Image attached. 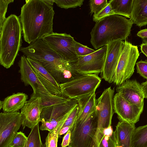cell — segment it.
<instances>
[{
    "mask_svg": "<svg viewBox=\"0 0 147 147\" xmlns=\"http://www.w3.org/2000/svg\"><path fill=\"white\" fill-rule=\"evenodd\" d=\"M2 101L0 100V109L1 110L2 108Z\"/></svg>",
    "mask_w": 147,
    "mask_h": 147,
    "instance_id": "cell-44",
    "label": "cell"
},
{
    "mask_svg": "<svg viewBox=\"0 0 147 147\" xmlns=\"http://www.w3.org/2000/svg\"><path fill=\"white\" fill-rule=\"evenodd\" d=\"M55 14L43 0H26L19 16L24 41L30 44L53 33Z\"/></svg>",
    "mask_w": 147,
    "mask_h": 147,
    "instance_id": "cell-1",
    "label": "cell"
},
{
    "mask_svg": "<svg viewBox=\"0 0 147 147\" xmlns=\"http://www.w3.org/2000/svg\"><path fill=\"white\" fill-rule=\"evenodd\" d=\"M75 50L78 56H84L90 54L95 50L88 47L87 46L83 45L76 42Z\"/></svg>",
    "mask_w": 147,
    "mask_h": 147,
    "instance_id": "cell-34",
    "label": "cell"
},
{
    "mask_svg": "<svg viewBox=\"0 0 147 147\" xmlns=\"http://www.w3.org/2000/svg\"><path fill=\"white\" fill-rule=\"evenodd\" d=\"M79 111L78 104L74 108L66 119L62 128L67 126L72 127L71 131L73 127Z\"/></svg>",
    "mask_w": 147,
    "mask_h": 147,
    "instance_id": "cell-32",
    "label": "cell"
},
{
    "mask_svg": "<svg viewBox=\"0 0 147 147\" xmlns=\"http://www.w3.org/2000/svg\"><path fill=\"white\" fill-rule=\"evenodd\" d=\"M117 93L129 102L144 109V95L141 84L136 80H128L117 86Z\"/></svg>",
    "mask_w": 147,
    "mask_h": 147,
    "instance_id": "cell-14",
    "label": "cell"
},
{
    "mask_svg": "<svg viewBox=\"0 0 147 147\" xmlns=\"http://www.w3.org/2000/svg\"><path fill=\"white\" fill-rule=\"evenodd\" d=\"M22 30L20 18L8 16L0 29V64L9 68L14 63L21 47Z\"/></svg>",
    "mask_w": 147,
    "mask_h": 147,
    "instance_id": "cell-4",
    "label": "cell"
},
{
    "mask_svg": "<svg viewBox=\"0 0 147 147\" xmlns=\"http://www.w3.org/2000/svg\"><path fill=\"white\" fill-rule=\"evenodd\" d=\"M105 135L99 147H117L115 131Z\"/></svg>",
    "mask_w": 147,
    "mask_h": 147,
    "instance_id": "cell-30",
    "label": "cell"
},
{
    "mask_svg": "<svg viewBox=\"0 0 147 147\" xmlns=\"http://www.w3.org/2000/svg\"><path fill=\"white\" fill-rule=\"evenodd\" d=\"M39 97L41 98V105L44 107L65 104L72 99L61 96L55 95Z\"/></svg>",
    "mask_w": 147,
    "mask_h": 147,
    "instance_id": "cell-25",
    "label": "cell"
},
{
    "mask_svg": "<svg viewBox=\"0 0 147 147\" xmlns=\"http://www.w3.org/2000/svg\"><path fill=\"white\" fill-rule=\"evenodd\" d=\"M72 110L63 117L56 120L49 121L41 120V122L42 124L39 127V129L41 130H47L49 132H52L60 123L65 121Z\"/></svg>",
    "mask_w": 147,
    "mask_h": 147,
    "instance_id": "cell-27",
    "label": "cell"
},
{
    "mask_svg": "<svg viewBox=\"0 0 147 147\" xmlns=\"http://www.w3.org/2000/svg\"><path fill=\"white\" fill-rule=\"evenodd\" d=\"M131 20L119 15L105 17L96 22L90 33L91 44L96 50L114 40H126L130 34Z\"/></svg>",
    "mask_w": 147,
    "mask_h": 147,
    "instance_id": "cell-2",
    "label": "cell"
},
{
    "mask_svg": "<svg viewBox=\"0 0 147 147\" xmlns=\"http://www.w3.org/2000/svg\"><path fill=\"white\" fill-rule=\"evenodd\" d=\"M65 121L60 123L52 132H49L47 137L45 143L46 147H57L59 132Z\"/></svg>",
    "mask_w": 147,
    "mask_h": 147,
    "instance_id": "cell-26",
    "label": "cell"
},
{
    "mask_svg": "<svg viewBox=\"0 0 147 147\" xmlns=\"http://www.w3.org/2000/svg\"><path fill=\"white\" fill-rule=\"evenodd\" d=\"M24 147H44L41 139L39 123L31 129Z\"/></svg>",
    "mask_w": 147,
    "mask_h": 147,
    "instance_id": "cell-24",
    "label": "cell"
},
{
    "mask_svg": "<svg viewBox=\"0 0 147 147\" xmlns=\"http://www.w3.org/2000/svg\"><path fill=\"white\" fill-rule=\"evenodd\" d=\"M43 145H44V147H46V146L45 144Z\"/></svg>",
    "mask_w": 147,
    "mask_h": 147,
    "instance_id": "cell-46",
    "label": "cell"
},
{
    "mask_svg": "<svg viewBox=\"0 0 147 147\" xmlns=\"http://www.w3.org/2000/svg\"><path fill=\"white\" fill-rule=\"evenodd\" d=\"M113 102L114 112L119 121L134 124L139 121L143 109L129 102L117 93L114 95Z\"/></svg>",
    "mask_w": 147,
    "mask_h": 147,
    "instance_id": "cell-13",
    "label": "cell"
},
{
    "mask_svg": "<svg viewBox=\"0 0 147 147\" xmlns=\"http://www.w3.org/2000/svg\"><path fill=\"white\" fill-rule=\"evenodd\" d=\"M143 43H147V38L142 39Z\"/></svg>",
    "mask_w": 147,
    "mask_h": 147,
    "instance_id": "cell-43",
    "label": "cell"
},
{
    "mask_svg": "<svg viewBox=\"0 0 147 147\" xmlns=\"http://www.w3.org/2000/svg\"><path fill=\"white\" fill-rule=\"evenodd\" d=\"M26 58L39 80L47 90L53 94L61 96L59 84L51 74L37 61L29 57Z\"/></svg>",
    "mask_w": 147,
    "mask_h": 147,
    "instance_id": "cell-16",
    "label": "cell"
},
{
    "mask_svg": "<svg viewBox=\"0 0 147 147\" xmlns=\"http://www.w3.org/2000/svg\"><path fill=\"white\" fill-rule=\"evenodd\" d=\"M27 57L39 63L53 76L59 84L63 82V75L66 70L72 69L71 63L65 61L42 39L34 41L20 50Z\"/></svg>",
    "mask_w": 147,
    "mask_h": 147,
    "instance_id": "cell-3",
    "label": "cell"
},
{
    "mask_svg": "<svg viewBox=\"0 0 147 147\" xmlns=\"http://www.w3.org/2000/svg\"><path fill=\"white\" fill-rule=\"evenodd\" d=\"M28 96L23 92L14 93L2 101V109L4 112H18L26 102Z\"/></svg>",
    "mask_w": 147,
    "mask_h": 147,
    "instance_id": "cell-20",
    "label": "cell"
},
{
    "mask_svg": "<svg viewBox=\"0 0 147 147\" xmlns=\"http://www.w3.org/2000/svg\"><path fill=\"white\" fill-rule=\"evenodd\" d=\"M132 147H147V124L136 128L132 139Z\"/></svg>",
    "mask_w": 147,
    "mask_h": 147,
    "instance_id": "cell-23",
    "label": "cell"
},
{
    "mask_svg": "<svg viewBox=\"0 0 147 147\" xmlns=\"http://www.w3.org/2000/svg\"><path fill=\"white\" fill-rule=\"evenodd\" d=\"M78 104L77 99H72L65 104L44 107L41 113V119L49 121L59 119L70 112Z\"/></svg>",
    "mask_w": 147,
    "mask_h": 147,
    "instance_id": "cell-17",
    "label": "cell"
},
{
    "mask_svg": "<svg viewBox=\"0 0 147 147\" xmlns=\"http://www.w3.org/2000/svg\"><path fill=\"white\" fill-rule=\"evenodd\" d=\"M13 1V0H0V29L6 19L5 15L8 5Z\"/></svg>",
    "mask_w": 147,
    "mask_h": 147,
    "instance_id": "cell-33",
    "label": "cell"
},
{
    "mask_svg": "<svg viewBox=\"0 0 147 147\" xmlns=\"http://www.w3.org/2000/svg\"><path fill=\"white\" fill-rule=\"evenodd\" d=\"M71 147V146H70V145H69V146H67V147Z\"/></svg>",
    "mask_w": 147,
    "mask_h": 147,
    "instance_id": "cell-45",
    "label": "cell"
},
{
    "mask_svg": "<svg viewBox=\"0 0 147 147\" xmlns=\"http://www.w3.org/2000/svg\"><path fill=\"white\" fill-rule=\"evenodd\" d=\"M27 137L21 131L18 132L11 141L9 147H24Z\"/></svg>",
    "mask_w": 147,
    "mask_h": 147,
    "instance_id": "cell-31",
    "label": "cell"
},
{
    "mask_svg": "<svg viewBox=\"0 0 147 147\" xmlns=\"http://www.w3.org/2000/svg\"><path fill=\"white\" fill-rule=\"evenodd\" d=\"M144 93V98L147 99V80L142 82L141 84Z\"/></svg>",
    "mask_w": 147,
    "mask_h": 147,
    "instance_id": "cell-39",
    "label": "cell"
},
{
    "mask_svg": "<svg viewBox=\"0 0 147 147\" xmlns=\"http://www.w3.org/2000/svg\"><path fill=\"white\" fill-rule=\"evenodd\" d=\"M101 82L96 74H79L59 84L61 96L72 99L86 96L95 92Z\"/></svg>",
    "mask_w": 147,
    "mask_h": 147,
    "instance_id": "cell-5",
    "label": "cell"
},
{
    "mask_svg": "<svg viewBox=\"0 0 147 147\" xmlns=\"http://www.w3.org/2000/svg\"><path fill=\"white\" fill-rule=\"evenodd\" d=\"M115 14L110 4L108 2V5L98 14L93 16V21L96 22L100 20L107 16Z\"/></svg>",
    "mask_w": 147,
    "mask_h": 147,
    "instance_id": "cell-35",
    "label": "cell"
},
{
    "mask_svg": "<svg viewBox=\"0 0 147 147\" xmlns=\"http://www.w3.org/2000/svg\"><path fill=\"white\" fill-rule=\"evenodd\" d=\"M135 124L119 121L115 131L117 147H132V139Z\"/></svg>",
    "mask_w": 147,
    "mask_h": 147,
    "instance_id": "cell-19",
    "label": "cell"
},
{
    "mask_svg": "<svg viewBox=\"0 0 147 147\" xmlns=\"http://www.w3.org/2000/svg\"><path fill=\"white\" fill-rule=\"evenodd\" d=\"M140 47L142 52L147 57V43H143Z\"/></svg>",
    "mask_w": 147,
    "mask_h": 147,
    "instance_id": "cell-40",
    "label": "cell"
},
{
    "mask_svg": "<svg viewBox=\"0 0 147 147\" xmlns=\"http://www.w3.org/2000/svg\"><path fill=\"white\" fill-rule=\"evenodd\" d=\"M72 127L70 126L65 127L62 128L59 132V137L67 133L68 131L71 130Z\"/></svg>",
    "mask_w": 147,
    "mask_h": 147,
    "instance_id": "cell-41",
    "label": "cell"
},
{
    "mask_svg": "<svg viewBox=\"0 0 147 147\" xmlns=\"http://www.w3.org/2000/svg\"><path fill=\"white\" fill-rule=\"evenodd\" d=\"M21 75V79L25 86L30 85L33 90L30 97L51 96V93L42 84L35 72L24 55L18 62Z\"/></svg>",
    "mask_w": 147,
    "mask_h": 147,
    "instance_id": "cell-11",
    "label": "cell"
},
{
    "mask_svg": "<svg viewBox=\"0 0 147 147\" xmlns=\"http://www.w3.org/2000/svg\"><path fill=\"white\" fill-rule=\"evenodd\" d=\"M139 55L137 46L126 40L124 41L112 82L118 86L130 78L134 72L135 66Z\"/></svg>",
    "mask_w": 147,
    "mask_h": 147,
    "instance_id": "cell-6",
    "label": "cell"
},
{
    "mask_svg": "<svg viewBox=\"0 0 147 147\" xmlns=\"http://www.w3.org/2000/svg\"><path fill=\"white\" fill-rule=\"evenodd\" d=\"M77 100L79 111L74 124L86 120L96 111L97 105L95 92Z\"/></svg>",
    "mask_w": 147,
    "mask_h": 147,
    "instance_id": "cell-18",
    "label": "cell"
},
{
    "mask_svg": "<svg viewBox=\"0 0 147 147\" xmlns=\"http://www.w3.org/2000/svg\"><path fill=\"white\" fill-rule=\"evenodd\" d=\"M107 46H104L94 52L84 56H78V59L72 63L75 71L79 74L101 73L104 67Z\"/></svg>",
    "mask_w": 147,
    "mask_h": 147,
    "instance_id": "cell-9",
    "label": "cell"
},
{
    "mask_svg": "<svg viewBox=\"0 0 147 147\" xmlns=\"http://www.w3.org/2000/svg\"><path fill=\"white\" fill-rule=\"evenodd\" d=\"M42 39L65 61L71 63L77 61L76 41L70 34L53 32Z\"/></svg>",
    "mask_w": 147,
    "mask_h": 147,
    "instance_id": "cell-7",
    "label": "cell"
},
{
    "mask_svg": "<svg viewBox=\"0 0 147 147\" xmlns=\"http://www.w3.org/2000/svg\"><path fill=\"white\" fill-rule=\"evenodd\" d=\"M44 107L41 105V98L30 97L21 109L22 126L31 129L41 122L40 115Z\"/></svg>",
    "mask_w": 147,
    "mask_h": 147,
    "instance_id": "cell-15",
    "label": "cell"
},
{
    "mask_svg": "<svg viewBox=\"0 0 147 147\" xmlns=\"http://www.w3.org/2000/svg\"><path fill=\"white\" fill-rule=\"evenodd\" d=\"M44 1L47 3L48 5L53 6V3H54V1L53 0H43Z\"/></svg>",
    "mask_w": 147,
    "mask_h": 147,
    "instance_id": "cell-42",
    "label": "cell"
},
{
    "mask_svg": "<svg viewBox=\"0 0 147 147\" xmlns=\"http://www.w3.org/2000/svg\"><path fill=\"white\" fill-rule=\"evenodd\" d=\"M130 19L140 27L147 25V0H133Z\"/></svg>",
    "mask_w": 147,
    "mask_h": 147,
    "instance_id": "cell-21",
    "label": "cell"
},
{
    "mask_svg": "<svg viewBox=\"0 0 147 147\" xmlns=\"http://www.w3.org/2000/svg\"><path fill=\"white\" fill-rule=\"evenodd\" d=\"M108 2L115 14L130 18L133 0H111Z\"/></svg>",
    "mask_w": 147,
    "mask_h": 147,
    "instance_id": "cell-22",
    "label": "cell"
},
{
    "mask_svg": "<svg viewBox=\"0 0 147 147\" xmlns=\"http://www.w3.org/2000/svg\"><path fill=\"white\" fill-rule=\"evenodd\" d=\"M71 131H68L63 138L61 147H66L69 146L71 141Z\"/></svg>",
    "mask_w": 147,
    "mask_h": 147,
    "instance_id": "cell-37",
    "label": "cell"
},
{
    "mask_svg": "<svg viewBox=\"0 0 147 147\" xmlns=\"http://www.w3.org/2000/svg\"><path fill=\"white\" fill-rule=\"evenodd\" d=\"M22 123L19 112L0 113V147H9Z\"/></svg>",
    "mask_w": 147,
    "mask_h": 147,
    "instance_id": "cell-10",
    "label": "cell"
},
{
    "mask_svg": "<svg viewBox=\"0 0 147 147\" xmlns=\"http://www.w3.org/2000/svg\"><path fill=\"white\" fill-rule=\"evenodd\" d=\"M107 0H90L89 1L90 13H94L93 16L96 15L108 4Z\"/></svg>",
    "mask_w": 147,
    "mask_h": 147,
    "instance_id": "cell-28",
    "label": "cell"
},
{
    "mask_svg": "<svg viewBox=\"0 0 147 147\" xmlns=\"http://www.w3.org/2000/svg\"><path fill=\"white\" fill-rule=\"evenodd\" d=\"M124 45V41L117 40L110 42L107 46L105 63L101 76L109 83L112 80Z\"/></svg>",
    "mask_w": 147,
    "mask_h": 147,
    "instance_id": "cell-12",
    "label": "cell"
},
{
    "mask_svg": "<svg viewBox=\"0 0 147 147\" xmlns=\"http://www.w3.org/2000/svg\"><path fill=\"white\" fill-rule=\"evenodd\" d=\"M97 117L95 111L84 122L75 124L71 131L72 147H90L96 132Z\"/></svg>",
    "mask_w": 147,
    "mask_h": 147,
    "instance_id": "cell-8",
    "label": "cell"
},
{
    "mask_svg": "<svg viewBox=\"0 0 147 147\" xmlns=\"http://www.w3.org/2000/svg\"><path fill=\"white\" fill-rule=\"evenodd\" d=\"M58 7L67 9L81 7L83 4L84 0H53Z\"/></svg>",
    "mask_w": 147,
    "mask_h": 147,
    "instance_id": "cell-29",
    "label": "cell"
},
{
    "mask_svg": "<svg viewBox=\"0 0 147 147\" xmlns=\"http://www.w3.org/2000/svg\"><path fill=\"white\" fill-rule=\"evenodd\" d=\"M137 35L142 39L147 38V29L142 30L139 31Z\"/></svg>",
    "mask_w": 147,
    "mask_h": 147,
    "instance_id": "cell-38",
    "label": "cell"
},
{
    "mask_svg": "<svg viewBox=\"0 0 147 147\" xmlns=\"http://www.w3.org/2000/svg\"><path fill=\"white\" fill-rule=\"evenodd\" d=\"M138 73L147 80V61L141 60L136 63Z\"/></svg>",
    "mask_w": 147,
    "mask_h": 147,
    "instance_id": "cell-36",
    "label": "cell"
}]
</instances>
